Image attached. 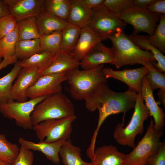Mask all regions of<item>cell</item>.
<instances>
[{
    "label": "cell",
    "instance_id": "obj_1",
    "mask_svg": "<svg viewBox=\"0 0 165 165\" xmlns=\"http://www.w3.org/2000/svg\"><path fill=\"white\" fill-rule=\"evenodd\" d=\"M138 94L128 89L122 92L112 90L107 80L100 83L84 100L86 109L93 112L98 109L99 118L96 128L99 129L104 121L109 116L123 113L124 126L126 114L134 107Z\"/></svg>",
    "mask_w": 165,
    "mask_h": 165
},
{
    "label": "cell",
    "instance_id": "obj_2",
    "mask_svg": "<svg viewBox=\"0 0 165 165\" xmlns=\"http://www.w3.org/2000/svg\"><path fill=\"white\" fill-rule=\"evenodd\" d=\"M109 39L112 43L111 48L115 57L114 65L117 68L136 64L144 66L146 62H155L154 56L150 52L140 48L122 30L118 29Z\"/></svg>",
    "mask_w": 165,
    "mask_h": 165
},
{
    "label": "cell",
    "instance_id": "obj_3",
    "mask_svg": "<svg viewBox=\"0 0 165 165\" xmlns=\"http://www.w3.org/2000/svg\"><path fill=\"white\" fill-rule=\"evenodd\" d=\"M75 115L72 101L61 92L47 96L38 104L31 118L33 126L46 120L61 119Z\"/></svg>",
    "mask_w": 165,
    "mask_h": 165
},
{
    "label": "cell",
    "instance_id": "obj_4",
    "mask_svg": "<svg viewBox=\"0 0 165 165\" xmlns=\"http://www.w3.org/2000/svg\"><path fill=\"white\" fill-rule=\"evenodd\" d=\"M144 101L141 93H138L134 112L130 122L124 127L120 123L116 126L113 137L119 144L134 148L136 146V136L143 133L144 122L149 116V110Z\"/></svg>",
    "mask_w": 165,
    "mask_h": 165
},
{
    "label": "cell",
    "instance_id": "obj_5",
    "mask_svg": "<svg viewBox=\"0 0 165 165\" xmlns=\"http://www.w3.org/2000/svg\"><path fill=\"white\" fill-rule=\"evenodd\" d=\"M104 65L88 70L76 69L66 73L69 91L75 100H84L101 82L106 81L102 72Z\"/></svg>",
    "mask_w": 165,
    "mask_h": 165
},
{
    "label": "cell",
    "instance_id": "obj_6",
    "mask_svg": "<svg viewBox=\"0 0 165 165\" xmlns=\"http://www.w3.org/2000/svg\"><path fill=\"white\" fill-rule=\"evenodd\" d=\"M163 130L155 127L151 118L146 132L137 145L130 153L126 154L125 165H147L149 158L159 150L162 143L160 139Z\"/></svg>",
    "mask_w": 165,
    "mask_h": 165
},
{
    "label": "cell",
    "instance_id": "obj_7",
    "mask_svg": "<svg viewBox=\"0 0 165 165\" xmlns=\"http://www.w3.org/2000/svg\"><path fill=\"white\" fill-rule=\"evenodd\" d=\"M73 116L60 119H48L33 125L32 128L39 141L47 143L70 139L72 124L76 119Z\"/></svg>",
    "mask_w": 165,
    "mask_h": 165
},
{
    "label": "cell",
    "instance_id": "obj_8",
    "mask_svg": "<svg viewBox=\"0 0 165 165\" xmlns=\"http://www.w3.org/2000/svg\"><path fill=\"white\" fill-rule=\"evenodd\" d=\"M92 10L89 26L101 41L109 38L119 29L123 30L127 25L119 15L108 9L103 4Z\"/></svg>",
    "mask_w": 165,
    "mask_h": 165
},
{
    "label": "cell",
    "instance_id": "obj_9",
    "mask_svg": "<svg viewBox=\"0 0 165 165\" xmlns=\"http://www.w3.org/2000/svg\"><path fill=\"white\" fill-rule=\"evenodd\" d=\"M47 96L30 99L25 102L13 101L0 104V112L5 117L14 119L16 124L25 130L32 129L31 115L35 106Z\"/></svg>",
    "mask_w": 165,
    "mask_h": 165
},
{
    "label": "cell",
    "instance_id": "obj_10",
    "mask_svg": "<svg viewBox=\"0 0 165 165\" xmlns=\"http://www.w3.org/2000/svg\"><path fill=\"white\" fill-rule=\"evenodd\" d=\"M160 14L150 13L145 9L133 6L122 11L119 16L126 23L133 26L132 34L138 35L144 32L151 36L155 31L156 23L160 20Z\"/></svg>",
    "mask_w": 165,
    "mask_h": 165
},
{
    "label": "cell",
    "instance_id": "obj_11",
    "mask_svg": "<svg viewBox=\"0 0 165 165\" xmlns=\"http://www.w3.org/2000/svg\"><path fill=\"white\" fill-rule=\"evenodd\" d=\"M67 79L65 73L41 75L28 90L27 97L32 99L61 92L62 83Z\"/></svg>",
    "mask_w": 165,
    "mask_h": 165
},
{
    "label": "cell",
    "instance_id": "obj_12",
    "mask_svg": "<svg viewBox=\"0 0 165 165\" xmlns=\"http://www.w3.org/2000/svg\"><path fill=\"white\" fill-rule=\"evenodd\" d=\"M147 72L148 69L145 66L120 71L114 70L108 67L103 68L102 69V73L106 79L112 78L122 81L128 86L129 89L137 94L141 92L142 80Z\"/></svg>",
    "mask_w": 165,
    "mask_h": 165
},
{
    "label": "cell",
    "instance_id": "obj_13",
    "mask_svg": "<svg viewBox=\"0 0 165 165\" xmlns=\"http://www.w3.org/2000/svg\"><path fill=\"white\" fill-rule=\"evenodd\" d=\"M41 74L39 70L33 67H22L18 72L13 85L11 95L13 99L20 102L27 101L28 90Z\"/></svg>",
    "mask_w": 165,
    "mask_h": 165
},
{
    "label": "cell",
    "instance_id": "obj_14",
    "mask_svg": "<svg viewBox=\"0 0 165 165\" xmlns=\"http://www.w3.org/2000/svg\"><path fill=\"white\" fill-rule=\"evenodd\" d=\"M17 21L36 17L45 9L46 0H4Z\"/></svg>",
    "mask_w": 165,
    "mask_h": 165
},
{
    "label": "cell",
    "instance_id": "obj_15",
    "mask_svg": "<svg viewBox=\"0 0 165 165\" xmlns=\"http://www.w3.org/2000/svg\"><path fill=\"white\" fill-rule=\"evenodd\" d=\"M115 57L111 48L100 42L97 43L80 61L83 70L95 68L100 65L107 63L114 65Z\"/></svg>",
    "mask_w": 165,
    "mask_h": 165
},
{
    "label": "cell",
    "instance_id": "obj_16",
    "mask_svg": "<svg viewBox=\"0 0 165 165\" xmlns=\"http://www.w3.org/2000/svg\"><path fill=\"white\" fill-rule=\"evenodd\" d=\"M153 91L145 76L142 80L141 95L149 110V116L153 118L155 128L158 130H163L165 125V115L162 108L156 101Z\"/></svg>",
    "mask_w": 165,
    "mask_h": 165
},
{
    "label": "cell",
    "instance_id": "obj_17",
    "mask_svg": "<svg viewBox=\"0 0 165 165\" xmlns=\"http://www.w3.org/2000/svg\"><path fill=\"white\" fill-rule=\"evenodd\" d=\"M126 154L113 145H105L95 149L91 165H125Z\"/></svg>",
    "mask_w": 165,
    "mask_h": 165
},
{
    "label": "cell",
    "instance_id": "obj_18",
    "mask_svg": "<svg viewBox=\"0 0 165 165\" xmlns=\"http://www.w3.org/2000/svg\"><path fill=\"white\" fill-rule=\"evenodd\" d=\"M65 141L61 139L51 143H47L42 141L36 143L20 137L19 138L18 142L21 145L28 149L42 152L48 160L54 164H58L61 161L59 152Z\"/></svg>",
    "mask_w": 165,
    "mask_h": 165
},
{
    "label": "cell",
    "instance_id": "obj_19",
    "mask_svg": "<svg viewBox=\"0 0 165 165\" xmlns=\"http://www.w3.org/2000/svg\"><path fill=\"white\" fill-rule=\"evenodd\" d=\"M80 61L76 59L72 53L60 50L49 66L41 75L65 73L79 68Z\"/></svg>",
    "mask_w": 165,
    "mask_h": 165
},
{
    "label": "cell",
    "instance_id": "obj_20",
    "mask_svg": "<svg viewBox=\"0 0 165 165\" xmlns=\"http://www.w3.org/2000/svg\"><path fill=\"white\" fill-rule=\"evenodd\" d=\"M70 8L66 21L80 29L89 26L92 9L87 7L81 0H70Z\"/></svg>",
    "mask_w": 165,
    "mask_h": 165
},
{
    "label": "cell",
    "instance_id": "obj_21",
    "mask_svg": "<svg viewBox=\"0 0 165 165\" xmlns=\"http://www.w3.org/2000/svg\"><path fill=\"white\" fill-rule=\"evenodd\" d=\"M100 42H101L100 38L89 26L82 28L71 53L76 59L80 61L93 47Z\"/></svg>",
    "mask_w": 165,
    "mask_h": 165
},
{
    "label": "cell",
    "instance_id": "obj_22",
    "mask_svg": "<svg viewBox=\"0 0 165 165\" xmlns=\"http://www.w3.org/2000/svg\"><path fill=\"white\" fill-rule=\"evenodd\" d=\"M36 23L40 36L54 31H62L68 24L67 22L50 13L45 9L36 17Z\"/></svg>",
    "mask_w": 165,
    "mask_h": 165
},
{
    "label": "cell",
    "instance_id": "obj_23",
    "mask_svg": "<svg viewBox=\"0 0 165 165\" xmlns=\"http://www.w3.org/2000/svg\"><path fill=\"white\" fill-rule=\"evenodd\" d=\"M134 43L141 49L150 52L153 54L157 63H152L155 68L159 71L165 74V56L157 49L148 41L147 36L131 34L127 35Z\"/></svg>",
    "mask_w": 165,
    "mask_h": 165
},
{
    "label": "cell",
    "instance_id": "obj_24",
    "mask_svg": "<svg viewBox=\"0 0 165 165\" xmlns=\"http://www.w3.org/2000/svg\"><path fill=\"white\" fill-rule=\"evenodd\" d=\"M81 149L73 144L70 139L65 140L59 152L64 165H91V163L83 160L81 157Z\"/></svg>",
    "mask_w": 165,
    "mask_h": 165
},
{
    "label": "cell",
    "instance_id": "obj_25",
    "mask_svg": "<svg viewBox=\"0 0 165 165\" xmlns=\"http://www.w3.org/2000/svg\"><path fill=\"white\" fill-rule=\"evenodd\" d=\"M22 68L19 63V61H17L10 72L0 78V104L9 103L14 101L11 95L13 83Z\"/></svg>",
    "mask_w": 165,
    "mask_h": 165
},
{
    "label": "cell",
    "instance_id": "obj_26",
    "mask_svg": "<svg viewBox=\"0 0 165 165\" xmlns=\"http://www.w3.org/2000/svg\"><path fill=\"white\" fill-rule=\"evenodd\" d=\"M57 53L41 50L28 58L20 60L19 63L22 67H33L42 73L49 66Z\"/></svg>",
    "mask_w": 165,
    "mask_h": 165
},
{
    "label": "cell",
    "instance_id": "obj_27",
    "mask_svg": "<svg viewBox=\"0 0 165 165\" xmlns=\"http://www.w3.org/2000/svg\"><path fill=\"white\" fill-rule=\"evenodd\" d=\"M19 40H28L39 38L36 17H31L17 21Z\"/></svg>",
    "mask_w": 165,
    "mask_h": 165
},
{
    "label": "cell",
    "instance_id": "obj_28",
    "mask_svg": "<svg viewBox=\"0 0 165 165\" xmlns=\"http://www.w3.org/2000/svg\"><path fill=\"white\" fill-rule=\"evenodd\" d=\"M41 50L39 38L18 40L16 45L15 56L17 59H24Z\"/></svg>",
    "mask_w": 165,
    "mask_h": 165
},
{
    "label": "cell",
    "instance_id": "obj_29",
    "mask_svg": "<svg viewBox=\"0 0 165 165\" xmlns=\"http://www.w3.org/2000/svg\"><path fill=\"white\" fill-rule=\"evenodd\" d=\"M18 40L16 25L12 31L0 39V57L10 59L16 57L15 47Z\"/></svg>",
    "mask_w": 165,
    "mask_h": 165
},
{
    "label": "cell",
    "instance_id": "obj_30",
    "mask_svg": "<svg viewBox=\"0 0 165 165\" xmlns=\"http://www.w3.org/2000/svg\"><path fill=\"white\" fill-rule=\"evenodd\" d=\"M80 28L68 23L62 31L61 50L72 53L79 38Z\"/></svg>",
    "mask_w": 165,
    "mask_h": 165
},
{
    "label": "cell",
    "instance_id": "obj_31",
    "mask_svg": "<svg viewBox=\"0 0 165 165\" xmlns=\"http://www.w3.org/2000/svg\"><path fill=\"white\" fill-rule=\"evenodd\" d=\"M70 6V0H46L45 9L66 21Z\"/></svg>",
    "mask_w": 165,
    "mask_h": 165
},
{
    "label": "cell",
    "instance_id": "obj_32",
    "mask_svg": "<svg viewBox=\"0 0 165 165\" xmlns=\"http://www.w3.org/2000/svg\"><path fill=\"white\" fill-rule=\"evenodd\" d=\"M62 31H57L41 36L39 38L41 50L57 53L61 50Z\"/></svg>",
    "mask_w": 165,
    "mask_h": 165
},
{
    "label": "cell",
    "instance_id": "obj_33",
    "mask_svg": "<svg viewBox=\"0 0 165 165\" xmlns=\"http://www.w3.org/2000/svg\"><path fill=\"white\" fill-rule=\"evenodd\" d=\"M144 66L148 69L145 76L151 89L153 90L157 89L165 90V74L157 70L151 62H146Z\"/></svg>",
    "mask_w": 165,
    "mask_h": 165
},
{
    "label": "cell",
    "instance_id": "obj_34",
    "mask_svg": "<svg viewBox=\"0 0 165 165\" xmlns=\"http://www.w3.org/2000/svg\"><path fill=\"white\" fill-rule=\"evenodd\" d=\"M20 148L16 144L9 141L6 135L0 134V159L11 164L17 156Z\"/></svg>",
    "mask_w": 165,
    "mask_h": 165
},
{
    "label": "cell",
    "instance_id": "obj_35",
    "mask_svg": "<svg viewBox=\"0 0 165 165\" xmlns=\"http://www.w3.org/2000/svg\"><path fill=\"white\" fill-rule=\"evenodd\" d=\"M159 22L153 34L147 36L150 43L163 54L165 53V15L160 14Z\"/></svg>",
    "mask_w": 165,
    "mask_h": 165
},
{
    "label": "cell",
    "instance_id": "obj_36",
    "mask_svg": "<svg viewBox=\"0 0 165 165\" xmlns=\"http://www.w3.org/2000/svg\"><path fill=\"white\" fill-rule=\"evenodd\" d=\"M103 4L108 9L119 15L124 10L134 6V0H105Z\"/></svg>",
    "mask_w": 165,
    "mask_h": 165
},
{
    "label": "cell",
    "instance_id": "obj_37",
    "mask_svg": "<svg viewBox=\"0 0 165 165\" xmlns=\"http://www.w3.org/2000/svg\"><path fill=\"white\" fill-rule=\"evenodd\" d=\"M33 152L21 145L19 154L12 163L11 165H33Z\"/></svg>",
    "mask_w": 165,
    "mask_h": 165
},
{
    "label": "cell",
    "instance_id": "obj_38",
    "mask_svg": "<svg viewBox=\"0 0 165 165\" xmlns=\"http://www.w3.org/2000/svg\"><path fill=\"white\" fill-rule=\"evenodd\" d=\"M17 21L9 14L0 19V39L5 36L16 27Z\"/></svg>",
    "mask_w": 165,
    "mask_h": 165
},
{
    "label": "cell",
    "instance_id": "obj_39",
    "mask_svg": "<svg viewBox=\"0 0 165 165\" xmlns=\"http://www.w3.org/2000/svg\"><path fill=\"white\" fill-rule=\"evenodd\" d=\"M148 165H165V142L162 143L159 151L149 158Z\"/></svg>",
    "mask_w": 165,
    "mask_h": 165
},
{
    "label": "cell",
    "instance_id": "obj_40",
    "mask_svg": "<svg viewBox=\"0 0 165 165\" xmlns=\"http://www.w3.org/2000/svg\"><path fill=\"white\" fill-rule=\"evenodd\" d=\"M145 9L151 13L165 15V0H153Z\"/></svg>",
    "mask_w": 165,
    "mask_h": 165
},
{
    "label": "cell",
    "instance_id": "obj_41",
    "mask_svg": "<svg viewBox=\"0 0 165 165\" xmlns=\"http://www.w3.org/2000/svg\"><path fill=\"white\" fill-rule=\"evenodd\" d=\"M88 8L92 9L103 5L105 0H81Z\"/></svg>",
    "mask_w": 165,
    "mask_h": 165
},
{
    "label": "cell",
    "instance_id": "obj_42",
    "mask_svg": "<svg viewBox=\"0 0 165 165\" xmlns=\"http://www.w3.org/2000/svg\"><path fill=\"white\" fill-rule=\"evenodd\" d=\"M10 12L4 0H0V19L9 14Z\"/></svg>",
    "mask_w": 165,
    "mask_h": 165
},
{
    "label": "cell",
    "instance_id": "obj_43",
    "mask_svg": "<svg viewBox=\"0 0 165 165\" xmlns=\"http://www.w3.org/2000/svg\"><path fill=\"white\" fill-rule=\"evenodd\" d=\"M153 0H134V6L141 9H145Z\"/></svg>",
    "mask_w": 165,
    "mask_h": 165
},
{
    "label": "cell",
    "instance_id": "obj_44",
    "mask_svg": "<svg viewBox=\"0 0 165 165\" xmlns=\"http://www.w3.org/2000/svg\"><path fill=\"white\" fill-rule=\"evenodd\" d=\"M17 60L16 57L10 59L4 58L0 63V70L10 64L15 63Z\"/></svg>",
    "mask_w": 165,
    "mask_h": 165
},
{
    "label": "cell",
    "instance_id": "obj_45",
    "mask_svg": "<svg viewBox=\"0 0 165 165\" xmlns=\"http://www.w3.org/2000/svg\"><path fill=\"white\" fill-rule=\"evenodd\" d=\"M159 97V101L157 102L162 104L165 107V90L160 89L158 93Z\"/></svg>",
    "mask_w": 165,
    "mask_h": 165
},
{
    "label": "cell",
    "instance_id": "obj_46",
    "mask_svg": "<svg viewBox=\"0 0 165 165\" xmlns=\"http://www.w3.org/2000/svg\"><path fill=\"white\" fill-rule=\"evenodd\" d=\"M0 165H11V164L0 159Z\"/></svg>",
    "mask_w": 165,
    "mask_h": 165
},
{
    "label": "cell",
    "instance_id": "obj_47",
    "mask_svg": "<svg viewBox=\"0 0 165 165\" xmlns=\"http://www.w3.org/2000/svg\"><path fill=\"white\" fill-rule=\"evenodd\" d=\"M2 58L0 57V63L2 62Z\"/></svg>",
    "mask_w": 165,
    "mask_h": 165
},
{
    "label": "cell",
    "instance_id": "obj_48",
    "mask_svg": "<svg viewBox=\"0 0 165 165\" xmlns=\"http://www.w3.org/2000/svg\"><path fill=\"white\" fill-rule=\"evenodd\" d=\"M147 165H148V164H147Z\"/></svg>",
    "mask_w": 165,
    "mask_h": 165
}]
</instances>
